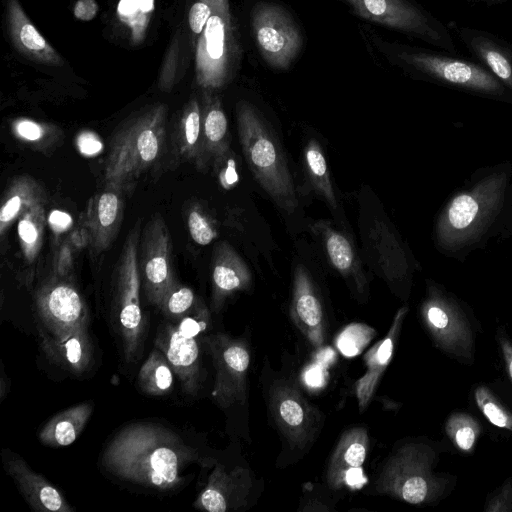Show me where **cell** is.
<instances>
[{"label": "cell", "instance_id": "1", "mask_svg": "<svg viewBox=\"0 0 512 512\" xmlns=\"http://www.w3.org/2000/svg\"><path fill=\"white\" fill-rule=\"evenodd\" d=\"M196 461V450L177 433L148 422L123 427L102 454L103 466L114 476L161 491L180 486L182 472Z\"/></svg>", "mask_w": 512, "mask_h": 512}, {"label": "cell", "instance_id": "2", "mask_svg": "<svg viewBox=\"0 0 512 512\" xmlns=\"http://www.w3.org/2000/svg\"><path fill=\"white\" fill-rule=\"evenodd\" d=\"M168 108L150 106L125 120L115 131L105 163L104 186L128 193L161 159L166 140Z\"/></svg>", "mask_w": 512, "mask_h": 512}, {"label": "cell", "instance_id": "3", "mask_svg": "<svg viewBox=\"0 0 512 512\" xmlns=\"http://www.w3.org/2000/svg\"><path fill=\"white\" fill-rule=\"evenodd\" d=\"M240 144L257 182L287 212H293L297 197L285 157L258 110L247 101L236 108Z\"/></svg>", "mask_w": 512, "mask_h": 512}, {"label": "cell", "instance_id": "4", "mask_svg": "<svg viewBox=\"0 0 512 512\" xmlns=\"http://www.w3.org/2000/svg\"><path fill=\"white\" fill-rule=\"evenodd\" d=\"M435 449L423 442H410L387 460L376 481V489L414 505L432 504L448 494L454 478L434 470Z\"/></svg>", "mask_w": 512, "mask_h": 512}, {"label": "cell", "instance_id": "5", "mask_svg": "<svg viewBox=\"0 0 512 512\" xmlns=\"http://www.w3.org/2000/svg\"><path fill=\"white\" fill-rule=\"evenodd\" d=\"M239 46L229 0H218L201 32L195 51V76L203 91L226 85L236 69Z\"/></svg>", "mask_w": 512, "mask_h": 512}, {"label": "cell", "instance_id": "6", "mask_svg": "<svg viewBox=\"0 0 512 512\" xmlns=\"http://www.w3.org/2000/svg\"><path fill=\"white\" fill-rule=\"evenodd\" d=\"M377 50L390 62L409 68L450 84L485 92H498L501 85L482 67L457 58L390 43L371 36Z\"/></svg>", "mask_w": 512, "mask_h": 512}, {"label": "cell", "instance_id": "7", "mask_svg": "<svg viewBox=\"0 0 512 512\" xmlns=\"http://www.w3.org/2000/svg\"><path fill=\"white\" fill-rule=\"evenodd\" d=\"M140 221L128 233L116 266L117 316L127 362L134 361L141 346L144 321L140 305L138 265Z\"/></svg>", "mask_w": 512, "mask_h": 512}, {"label": "cell", "instance_id": "8", "mask_svg": "<svg viewBox=\"0 0 512 512\" xmlns=\"http://www.w3.org/2000/svg\"><path fill=\"white\" fill-rule=\"evenodd\" d=\"M250 26L257 50L265 63L275 70H287L303 46L298 23L282 5L258 2L250 13Z\"/></svg>", "mask_w": 512, "mask_h": 512}, {"label": "cell", "instance_id": "9", "mask_svg": "<svg viewBox=\"0 0 512 512\" xmlns=\"http://www.w3.org/2000/svg\"><path fill=\"white\" fill-rule=\"evenodd\" d=\"M358 17L374 24L453 50L445 31L408 0H339Z\"/></svg>", "mask_w": 512, "mask_h": 512}, {"label": "cell", "instance_id": "10", "mask_svg": "<svg viewBox=\"0 0 512 512\" xmlns=\"http://www.w3.org/2000/svg\"><path fill=\"white\" fill-rule=\"evenodd\" d=\"M202 343L215 369L212 390L215 402L222 409L243 404L246 400L247 372L250 365L247 344L223 333L204 335Z\"/></svg>", "mask_w": 512, "mask_h": 512}, {"label": "cell", "instance_id": "11", "mask_svg": "<svg viewBox=\"0 0 512 512\" xmlns=\"http://www.w3.org/2000/svg\"><path fill=\"white\" fill-rule=\"evenodd\" d=\"M138 265L145 295L159 308L165 294L177 282L172 267V243L167 225L155 214L140 237Z\"/></svg>", "mask_w": 512, "mask_h": 512}, {"label": "cell", "instance_id": "12", "mask_svg": "<svg viewBox=\"0 0 512 512\" xmlns=\"http://www.w3.org/2000/svg\"><path fill=\"white\" fill-rule=\"evenodd\" d=\"M421 317L435 346L463 364L473 363L477 327L463 311L430 298L422 306Z\"/></svg>", "mask_w": 512, "mask_h": 512}, {"label": "cell", "instance_id": "13", "mask_svg": "<svg viewBox=\"0 0 512 512\" xmlns=\"http://www.w3.org/2000/svg\"><path fill=\"white\" fill-rule=\"evenodd\" d=\"M42 327L56 337L87 327L88 310L76 287L63 277L53 276L35 294Z\"/></svg>", "mask_w": 512, "mask_h": 512}, {"label": "cell", "instance_id": "14", "mask_svg": "<svg viewBox=\"0 0 512 512\" xmlns=\"http://www.w3.org/2000/svg\"><path fill=\"white\" fill-rule=\"evenodd\" d=\"M269 408L292 448L304 449L314 439L320 426V413L293 384L286 380L274 382L269 392Z\"/></svg>", "mask_w": 512, "mask_h": 512}, {"label": "cell", "instance_id": "15", "mask_svg": "<svg viewBox=\"0 0 512 512\" xmlns=\"http://www.w3.org/2000/svg\"><path fill=\"white\" fill-rule=\"evenodd\" d=\"M155 347L166 356L180 380L182 391L196 396L204 380L198 337L184 336L176 325L168 323L159 327Z\"/></svg>", "mask_w": 512, "mask_h": 512}, {"label": "cell", "instance_id": "16", "mask_svg": "<svg viewBox=\"0 0 512 512\" xmlns=\"http://www.w3.org/2000/svg\"><path fill=\"white\" fill-rule=\"evenodd\" d=\"M369 448L367 430L355 427L340 437L328 464L327 482L331 489H359L366 482L363 464Z\"/></svg>", "mask_w": 512, "mask_h": 512}, {"label": "cell", "instance_id": "17", "mask_svg": "<svg viewBox=\"0 0 512 512\" xmlns=\"http://www.w3.org/2000/svg\"><path fill=\"white\" fill-rule=\"evenodd\" d=\"M2 455L6 473L31 508L39 512L74 511L62 493L41 474L31 469L22 457L8 449H4Z\"/></svg>", "mask_w": 512, "mask_h": 512}, {"label": "cell", "instance_id": "18", "mask_svg": "<svg viewBox=\"0 0 512 512\" xmlns=\"http://www.w3.org/2000/svg\"><path fill=\"white\" fill-rule=\"evenodd\" d=\"M251 484L250 474L243 467L227 470L222 465H217L194 506L209 512L236 510L246 503Z\"/></svg>", "mask_w": 512, "mask_h": 512}, {"label": "cell", "instance_id": "19", "mask_svg": "<svg viewBox=\"0 0 512 512\" xmlns=\"http://www.w3.org/2000/svg\"><path fill=\"white\" fill-rule=\"evenodd\" d=\"M122 194L104 186L88 202L85 221L95 255L106 251L118 235L123 219Z\"/></svg>", "mask_w": 512, "mask_h": 512}, {"label": "cell", "instance_id": "20", "mask_svg": "<svg viewBox=\"0 0 512 512\" xmlns=\"http://www.w3.org/2000/svg\"><path fill=\"white\" fill-rule=\"evenodd\" d=\"M290 314L295 326L314 347L325 341L324 312L315 286L303 265L294 271Z\"/></svg>", "mask_w": 512, "mask_h": 512}, {"label": "cell", "instance_id": "21", "mask_svg": "<svg viewBox=\"0 0 512 512\" xmlns=\"http://www.w3.org/2000/svg\"><path fill=\"white\" fill-rule=\"evenodd\" d=\"M211 264V307L218 313L230 295L251 287L252 274L243 259L227 242L215 245Z\"/></svg>", "mask_w": 512, "mask_h": 512}, {"label": "cell", "instance_id": "22", "mask_svg": "<svg viewBox=\"0 0 512 512\" xmlns=\"http://www.w3.org/2000/svg\"><path fill=\"white\" fill-rule=\"evenodd\" d=\"M39 346L47 360L73 375L88 370L93 360V346L87 327L56 337L38 326Z\"/></svg>", "mask_w": 512, "mask_h": 512}, {"label": "cell", "instance_id": "23", "mask_svg": "<svg viewBox=\"0 0 512 512\" xmlns=\"http://www.w3.org/2000/svg\"><path fill=\"white\" fill-rule=\"evenodd\" d=\"M6 19L9 36L17 51L40 64L63 65L59 53L34 26L18 0H7Z\"/></svg>", "mask_w": 512, "mask_h": 512}, {"label": "cell", "instance_id": "24", "mask_svg": "<svg viewBox=\"0 0 512 512\" xmlns=\"http://www.w3.org/2000/svg\"><path fill=\"white\" fill-rule=\"evenodd\" d=\"M407 311V307H402L397 311L386 336L371 347L364 356L367 370L355 384L356 397L361 412L369 405L381 377L391 361L395 343L399 337Z\"/></svg>", "mask_w": 512, "mask_h": 512}, {"label": "cell", "instance_id": "25", "mask_svg": "<svg viewBox=\"0 0 512 512\" xmlns=\"http://www.w3.org/2000/svg\"><path fill=\"white\" fill-rule=\"evenodd\" d=\"M203 151L207 166L230 152L228 121L220 98L214 91H203L201 99Z\"/></svg>", "mask_w": 512, "mask_h": 512}, {"label": "cell", "instance_id": "26", "mask_svg": "<svg viewBox=\"0 0 512 512\" xmlns=\"http://www.w3.org/2000/svg\"><path fill=\"white\" fill-rule=\"evenodd\" d=\"M173 135L176 156L205 170L208 166L203 151L201 103L197 98L192 97L183 107Z\"/></svg>", "mask_w": 512, "mask_h": 512}, {"label": "cell", "instance_id": "27", "mask_svg": "<svg viewBox=\"0 0 512 512\" xmlns=\"http://www.w3.org/2000/svg\"><path fill=\"white\" fill-rule=\"evenodd\" d=\"M326 254L333 267L344 277L351 279L359 293H364L367 282L360 262L350 241L327 222H318Z\"/></svg>", "mask_w": 512, "mask_h": 512}, {"label": "cell", "instance_id": "28", "mask_svg": "<svg viewBox=\"0 0 512 512\" xmlns=\"http://www.w3.org/2000/svg\"><path fill=\"white\" fill-rule=\"evenodd\" d=\"M45 202L40 184L28 175L15 177L6 188L0 207V236L5 237L11 224L31 206Z\"/></svg>", "mask_w": 512, "mask_h": 512}, {"label": "cell", "instance_id": "29", "mask_svg": "<svg viewBox=\"0 0 512 512\" xmlns=\"http://www.w3.org/2000/svg\"><path fill=\"white\" fill-rule=\"evenodd\" d=\"M93 412V405L84 402L53 416L39 431V440L52 448L72 444L81 434Z\"/></svg>", "mask_w": 512, "mask_h": 512}, {"label": "cell", "instance_id": "30", "mask_svg": "<svg viewBox=\"0 0 512 512\" xmlns=\"http://www.w3.org/2000/svg\"><path fill=\"white\" fill-rule=\"evenodd\" d=\"M173 369L164 353L155 347L149 353L138 373V386L151 396L168 394L173 387Z\"/></svg>", "mask_w": 512, "mask_h": 512}, {"label": "cell", "instance_id": "31", "mask_svg": "<svg viewBox=\"0 0 512 512\" xmlns=\"http://www.w3.org/2000/svg\"><path fill=\"white\" fill-rule=\"evenodd\" d=\"M46 222L44 202L27 209L19 218L17 233L24 260L33 263L41 250Z\"/></svg>", "mask_w": 512, "mask_h": 512}, {"label": "cell", "instance_id": "32", "mask_svg": "<svg viewBox=\"0 0 512 512\" xmlns=\"http://www.w3.org/2000/svg\"><path fill=\"white\" fill-rule=\"evenodd\" d=\"M304 161L308 177L314 189L322 195L325 201L336 208L337 202L330 180L326 159L319 144L311 140L304 150Z\"/></svg>", "mask_w": 512, "mask_h": 512}, {"label": "cell", "instance_id": "33", "mask_svg": "<svg viewBox=\"0 0 512 512\" xmlns=\"http://www.w3.org/2000/svg\"><path fill=\"white\" fill-rule=\"evenodd\" d=\"M153 10L154 0H120L118 3L117 16L130 29L133 44L145 38Z\"/></svg>", "mask_w": 512, "mask_h": 512}, {"label": "cell", "instance_id": "34", "mask_svg": "<svg viewBox=\"0 0 512 512\" xmlns=\"http://www.w3.org/2000/svg\"><path fill=\"white\" fill-rule=\"evenodd\" d=\"M471 46L493 74L512 88V62L504 51L483 37L473 38Z\"/></svg>", "mask_w": 512, "mask_h": 512}, {"label": "cell", "instance_id": "35", "mask_svg": "<svg viewBox=\"0 0 512 512\" xmlns=\"http://www.w3.org/2000/svg\"><path fill=\"white\" fill-rule=\"evenodd\" d=\"M445 430L458 449L463 452H470L480 436L481 426L471 415L457 412L448 418Z\"/></svg>", "mask_w": 512, "mask_h": 512}, {"label": "cell", "instance_id": "36", "mask_svg": "<svg viewBox=\"0 0 512 512\" xmlns=\"http://www.w3.org/2000/svg\"><path fill=\"white\" fill-rule=\"evenodd\" d=\"M474 399L479 410L491 424L512 432V413L499 402L489 388L479 385L474 391Z\"/></svg>", "mask_w": 512, "mask_h": 512}, {"label": "cell", "instance_id": "37", "mask_svg": "<svg viewBox=\"0 0 512 512\" xmlns=\"http://www.w3.org/2000/svg\"><path fill=\"white\" fill-rule=\"evenodd\" d=\"M375 334L374 328L366 324L352 323L338 335L336 345L344 356L353 357L365 349Z\"/></svg>", "mask_w": 512, "mask_h": 512}, {"label": "cell", "instance_id": "38", "mask_svg": "<svg viewBox=\"0 0 512 512\" xmlns=\"http://www.w3.org/2000/svg\"><path fill=\"white\" fill-rule=\"evenodd\" d=\"M197 302L194 291L176 282L165 294L159 309L171 319H181Z\"/></svg>", "mask_w": 512, "mask_h": 512}, {"label": "cell", "instance_id": "39", "mask_svg": "<svg viewBox=\"0 0 512 512\" xmlns=\"http://www.w3.org/2000/svg\"><path fill=\"white\" fill-rule=\"evenodd\" d=\"M186 224L190 237L198 245L206 246L217 237V231L212 220L197 204H192L187 208Z\"/></svg>", "mask_w": 512, "mask_h": 512}, {"label": "cell", "instance_id": "40", "mask_svg": "<svg viewBox=\"0 0 512 512\" xmlns=\"http://www.w3.org/2000/svg\"><path fill=\"white\" fill-rule=\"evenodd\" d=\"M478 212V204L469 195L456 197L448 211V218L451 225L456 229H463L469 226L475 219Z\"/></svg>", "mask_w": 512, "mask_h": 512}, {"label": "cell", "instance_id": "41", "mask_svg": "<svg viewBox=\"0 0 512 512\" xmlns=\"http://www.w3.org/2000/svg\"><path fill=\"white\" fill-rule=\"evenodd\" d=\"M218 0H196L189 9L188 23L194 34L200 35Z\"/></svg>", "mask_w": 512, "mask_h": 512}, {"label": "cell", "instance_id": "42", "mask_svg": "<svg viewBox=\"0 0 512 512\" xmlns=\"http://www.w3.org/2000/svg\"><path fill=\"white\" fill-rule=\"evenodd\" d=\"M15 134L28 142L39 143L48 135V126L38 122L19 119L13 125Z\"/></svg>", "mask_w": 512, "mask_h": 512}, {"label": "cell", "instance_id": "43", "mask_svg": "<svg viewBox=\"0 0 512 512\" xmlns=\"http://www.w3.org/2000/svg\"><path fill=\"white\" fill-rule=\"evenodd\" d=\"M485 511H512V481L510 479L490 495L485 504Z\"/></svg>", "mask_w": 512, "mask_h": 512}, {"label": "cell", "instance_id": "44", "mask_svg": "<svg viewBox=\"0 0 512 512\" xmlns=\"http://www.w3.org/2000/svg\"><path fill=\"white\" fill-rule=\"evenodd\" d=\"M178 43L179 41L176 39L170 45L168 54L165 57L163 67L161 70L159 78V87L165 91L170 90L175 81L177 58L179 51Z\"/></svg>", "mask_w": 512, "mask_h": 512}, {"label": "cell", "instance_id": "45", "mask_svg": "<svg viewBox=\"0 0 512 512\" xmlns=\"http://www.w3.org/2000/svg\"><path fill=\"white\" fill-rule=\"evenodd\" d=\"M72 244L65 241L56 252L54 270L56 276L65 277L72 269L73 255Z\"/></svg>", "mask_w": 512, "mask_h": 512}, {"label": "cell", "instance_id": "46", "mask_svg": "<svg viewBox=\"0 0 512 512\" xmlns=\"http://www.w3.org/2000/svg\"><path fill=\"white\" fill-rule=\"evenodd\" d=\"M77 146L79 151L86 156L96 155L103 148L100 138L90 131H84L78 135Z\"/></svg>", "mask_w": 512, "mask_h": 512}, {"label": "cell", "instance_id": "47", "mask_svg": "<svg viewBox=\"0 0 512 512\" xmlns=\"http://www.w3.org/2000/svg\"><path fill=\"white\" fill-rule=\"evenodd\" d=\"M230 152L224 157L225 167L221 162L214 164L213 166L218 169V176L221 182V185L224 188H229L237 182L238 176L236 173L235 162L233 159L229 158Z\"/></svg>", "mask_w": 512, "mask_h": 512}, {"label": "cell", "instance_id": "48", "mask_svg": "<svg viewBox=\"0 0 512 512\" xmlns=\"http://www.w3.org/2000/svg\"><path fill=\"white\" fill-rule=\"evenodd\" d=\"M496 339L503 356L506 371L512 381V341L508 337L506 331L501 327L497 330Z\"/></svg>", "mask_w": 512, "mask_h": 512}, {"label": "cell", "instance_id": "49", "mask_svg": "<svg viewBox=\"0 0 512 512\" xmlns=\"http://www.w3.org/2000/svg\"><path fill=\"white\" fill-rule=\"evenodd\" d=\"M97 12L98 4L95 0H77L73 9L75 18L82 21L94 19Z\"/></svg>", "mask_w": 512, "mask_h": 512}, {"label": "cell", "instance_id": "50", "mask_svg": "<svg viewBox=\"0 0 512 512\" xmlns=\"http://www.w3.org/2000/svg\"><path fill=\"white\" fill-rule=\"evenodd\" d=\"M48 222L55 232H62L70 227L72 219L67 213L54 210L50 213Z\"/></svg>", "mask_w": 512, "mask_h": 512}, {"label": "cell", "instance_id": "51", "mask_svg": "<svg viewBox=\"0 0 512 512\" xmlns=\"http://www.w3.org/2000/svg\"><path fill=\"white\" fill-rule=\"evenodd\" d=\"M69 242L76 248H82L86 246L87 243L90 244V236L87 228L75 229L70 235Z\"/></svg>", "mask_w": 512, "mask_h": 512}, {"label": "cell", "instance_id": "52", "mask_svg": "<svg viewBox=\"0 0 512 512\" xmlns=\"http://www.w3.org/2000/svg\"><path fill=\"white\" fill-rule=\"evenodd\" d=\"M1 380H0V400L3 401L9 392V379L6 377L3 366L1 369Z\"/></svg>", "mask_w": 512, "mask_h": 512}]
</instances>
